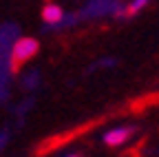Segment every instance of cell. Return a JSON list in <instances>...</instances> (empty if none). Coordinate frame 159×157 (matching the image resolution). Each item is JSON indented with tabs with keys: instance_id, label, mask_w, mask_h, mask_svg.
<instances>
[{
	"instance_id": "cell-1",
	"label": "cell",
	"mask_w": 159,
	"mask_h": 157,
	"mask_svg": "<svg viewBox=\"0 0 159 157\" xmlns=\"http://www.w3.org/2000/svg\"><path fill=\"white\" fill-rule=\"evenodd\" d=\"M35 53H38V40H33V38H18L11 47V60L16 64H22V62H29Z\"/></svg>"
},
{
	"instance_id": "cell-2",
	"label": "cell",
	"mask_w": 159,
	"mask_h": 157,
	"mask_svg": "<svg viewBox=\"0 0 159 157\" xmlns=\"http://www.w3.org/2000/svg\"><path fill=\"white\" fill-rule=\"evenodd\" d=\"M130 133H133V131H130L128 126H115V128L106 131V135H104V142H106L108 146H122L124 142H128Z\"/></svg>"
},
{
	"instance_id": "cell-3",
	"label": "cell",
	"mask_w": 159,
	"mask_h": 157,
	"mask_svg": "<svg viewBox=\"0 0 159 157\" xmlns=\"http://www.w3.org/2000/svg\"><path fill=\"white\" fill-rule=\"evenodd\" d=\"M42 18H44V22L47 25H60L64 20V9L55 5V2H49L44 9H42Z\"/></svg>"
},
{
	"instance_id": "cell-4",
	"label": "cell",
	"mask_w": 159,
	"mask_h": 157,
	"mask_svg": "<svg viewBox=\"0 0 159 157\" xmlns=\"http://www.w3.org/2000/svg\"><path fill=\"white\" fill-rule=\"evenodd\" d=\"M150 2V0H133V2L124 9V13H128V16H133V13H137V11H142L146 5Z\"/></svg>"
},
{
	"instance_id": "cell-5",
	"label": "cell",
	"mask_w": 159,
	"mask_h": 157,
	"mask_svg": "<svg viewBox=\"0 0 159 157\" xmlns=\"http://www.w3.org/2000/svg\"><path fill=\"white\" fill-rule=\"evenodd\" d=\"M64 157H80V155H64Z\"/></svg>"
}]
</instances>
